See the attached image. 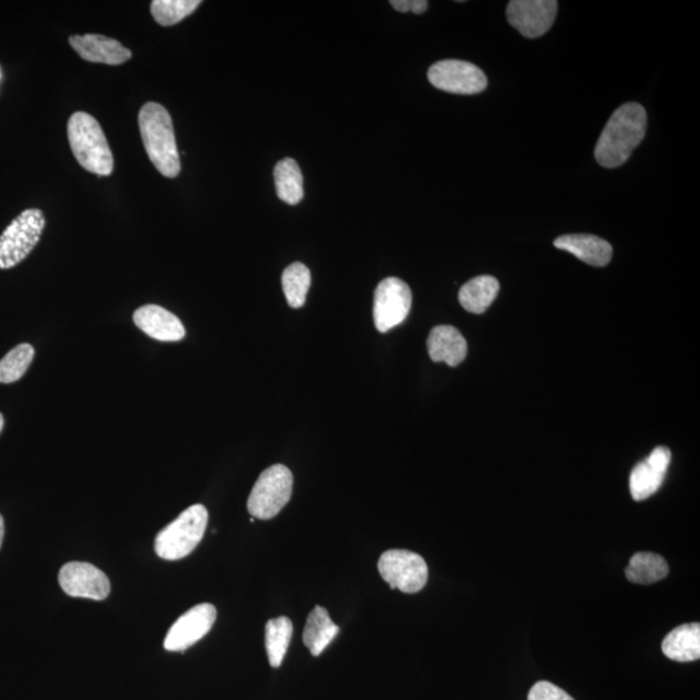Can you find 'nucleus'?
I'll use <instances>...</instances> for the list:
<instances>
[{
	"label": "nucleus",
	"instance_id": "26",
	"mask_svg": "<svg viewBox=\"0 0 700 700\" xmlns=\"http://www.w3.org/2000/svg\"><path fill=\"white\" fill-rule=\"evenodd\" d=\"M200 4V0H153L151 12L157 24L172 26L185 20Z\"/></svg>",
	"mask_w": 700,
	"mask_h": 700
},
{
	"label": "nucleus",
	"instance_id": "9",
	"mask_svg": "<svg viewBox=\"0 0 700 700\" xmlns=\"http://www.w3.org/2000/svg\"><path fill=\"white\" fill-rule=\"evenodd\" d=\"M432 86L450 94L474 95L487 89L488 78L476 65L462 60H443L428 70Z\"/></svg>",
	"mask_w": 700,
	"mask_h": 700
},
{
	"label": "nucleus",
	"instance_id": "11",
	"mask_svg": "<svg viewBox=\"0 0 700 700\" xmlns=\"http://www.w3.org/2000/svg\"><path fill=\"white\" fill-rule=\"evenodd\" d=\"M558 12L555 0H513L507 6V20L525 38L548 33Z\"/></svg>",
	"mask_w": 700,
	"mask_h": 700
},
{
	"label": "nucleus",
	"instance_id": "7",
	"mask_svg": "<svg viewBox=\"0 0 700 700\" xmlns=\"http://www.w3.org/2000/svg\"><path fill=\"white\" fill-rule=\"evenodd\" d=\"M378 570L391 589L402 593L420 592L428 581L426 560L409 550H388L379 559Z\"/></svg>",
	"mask_w": 700,
	"mask_h": 700
},
{
	"label": "nucleus",
	"instance_id": "3",
	"mask_svg": "<svg viewBox=\"0 0 700 700\" xmlns=\"http://www.w3.org/2000/svg\"><path fill=\"white\" fill-rule=\"evenodd\" d=\"M68 139L78 164L87 172L107 177L113 172V155L102 126L89 113L76 112L69 118Z\"/></svg>",
	"mask_w": 700,
	"mask_h": 700
},
{
	"label": "nucleus",
	"instance_id": "23",
	"mask_svg": "<svg viewBox=\"0 0 700 700\" xmlns=\"http://www.w3.org/2000/svg\"><path fill=\"white\" fill-rule=\"evenodd\" d=\"M293 633L292 621L286 616L271 619L266 624L265 645L271 667L278 668L283 663Z\"/></svg>",
	"mask_w": 700,
	"mask_h": 700
},
{
	"label": "nucleus",
	"instance_id": "27",
	"mask_svg": "<svg viewBox=\"0 0 700 700\" xmlns=\"http://www.w3.org/2000/svg\"><path fill=\"white\" fill-rule=\"evenodd\" d=\"M528 700H575L557 685L549 681H540L533 685L528 694Z\"/></svg>",
	"mask_w": 700,
	"mask_h": 700
},
{
	"label": "nucleus",
	"instance_id": "15",
	"mask_svg": "<svg viewBox=\"0 0 700 700\" xmlns=\"http://www.w3.org/2000/svg\"><path fill=\"white\" fill-rule=\"evenodd\" d=\"M70 46L89 63L121 65L131 59V51L116 39L99 34L72 35Z\"/></svg>",
	"mask_w": 700,
	"mask_h": 700
},
{
	"label": "nucleus",
	"instance_id": "13",
	"mask_svg": "<svg viewBox=\"0 0 700 700\" xmlns=\"http://www.w3.org/2000/svg\"><path fill=\"white\" fill-rule=\"evenodd\" d=\"M671 459V450L665 446H658L645 461L633 468L629 488L634 501L647 500L658 492L662 487Z\"/></svg>",
	"mask_w": 700,
	"mask_h": 700
},
{
	"label": "nucleus",
	"instance_id": "16",
	"mask_svg": "<svg viewBox=\"0 0 700 700\" xmlns=\"http://www.w3.org/2000/svg\"><path fill=\"white\" fill-rule=\"evenodd\" d=\"M554 245L562 251L571 253L579 260L584 261L585 264L595 266V268H603V266L608 265L612 253H614L610 243L595 235H563L555 240Z\"/></svg>",
	"mask_w": 700,
	"mask_h": 700
},
{
	"label": "nucleus",
	"instance_id": "29",
	"mask_svg": "<svg viewBox=\"0 0 700 700\" xmlns=\"http://www.w3.org/2000/svg\"><path fill=\"white\" fill-rule=\"evenodd\" d=\"M3 538H4V520L2 518V515H0V548H2Z\"/></svg>",
	"mask_w": 700,
	"mask_h": 700
},
{
	"label": "nucleus",
	"instance_id": "17",
	"mask_svg": "<svg viewBox=\"0 0 700 700\" xmlns=\"http://www.w3.org/2000/svg\"><path fill=\"white\" fill-rule=\"evenodd\" d=\"M427 347L433 362H444L450 367L458 366L467 356V341L453 326L433 328Z\"/></svg>",
	"mask_w": 700,
	"mask_h": 700
},
{
	"label": "nucleus",
	"instance_id": "10",
	"mask_svg": "<svg viewBox=\"0 0 700 700\" xmlns=\"http://www.w3.org/2000/svg\"><path fill=\"white\" fill-rule=\"evenodd\" d=\"M61 589L74 598L103 601L111 593V583L107 575L93 564L70 562L64 564L59 572Z\"/></svg>",
	"mask_w": 700,
	"mask_h": 700
},
{
	"label": "nucleus",
	"instance_id": "20",
	"mask_svg": "<svg viewBox=\"0 0 700 700\" xmlns=\"http://www.w3.org/2000/svg\"><path fill=\"white\" fill-rule=\"evenodd\" d=\"M500 292V283L490 275H480L471 279L459 291V303L474 314L484 313L493 304Z\"/></svg>",
	"mask_w": 700,
	"mask_h": 700
},
{
	"label": "nucleus",
	"instance_id": "12",
	"mask_svg": "<svg viewBox=\"0 0 700 700\" xmlns=\"http://www.w3.org/2000/svg\"><path fill=\"white\" fill-rule=\"evenodd\" d=\"M217 619L216 607L210 603L190 608L172 625L166 634L164 647L168 651H185L207 636Z\"/></svg>",
	"mask_w": 700,
	"mask_h": 700
},
{
	"label": "nucleus",
	"instance_id": "25",
	"mask_svg": "<svg viewBox=\"0 0 700 700\" xmlns=\"http://www.w3.org/2000/svg\"><path fill=\"white\" fill-rule=\"evenodd\" d=\"M35 350L33 345L19 344L0 360V383L11 384L23 378L32 365Z\"/></svg>",
	"mask_w": 700,
	"mask_h": 700
},
{
	"label": "nucleus",
	"instance_id": "14",
	"mask_svg": "<svg viewBox=\"0 0 700 700\" xmlns=\"http://www.w3.org/2000/svg\"><path fill=\"white\" fill-rule=\"evenodd\" d=\"M135 326L150 338L174 343L186 336V328L177 315L159 305H144L135 310L133 315Z\"/></svg>",
	"mask_w": 700,
	"mask_h": 700
},
{
	"label": "nucleus",
	"instance_id": "19",
	"mask_svg": "<svg viewBox=\"0 0 700 700\" xmlns=\"http://www.w3.org/2000/svg\"><path fill=\"white\" fill-rule=\"evenodd\" d=\"M339 632L340 628L332 621L326 608L315 606L306 620L303 640L310 653L313 656H319L334 641Z\"/></svg>",
	"mask_w": 700,
	"mask_h": 700
},
{
	"label": "nucleus",
	"instance_id": "24",
	"mask_svg": "<svg viewBox=\"0 0 700 700\" xmlns=\"http://www.w3.org/2000/svg\"><path fill=\"white\" fill-rule=\"evenodd\" d=\"M312 275L301 262H295L283 271L282 287L288 305L293 309L303 308L308 296Z\"/></svg>",
	"mask_w": 700,
	"mask_h": 700
},
{
	"label": "nucleus",
	"instance_id": "5",
	"mask_svg": "<svg viewBox=\"0 0 700 700\" xmlns=\"http://www.w3.org/2000/svg\"><path fill=\"white\" fill-rule=\"evenodd\" d=\"M42 210L26 209L0 235V269L15 268L30 255L45 230Z\"/></svg>",
	"mask_w": 700,
	"mask_h": 700
},
{
	"label": "nucleus",
	"instance_id": "21",
	"mask_svg": "<svg viewBox=\"0 0 700 700\" xmlns=\"http://www.w3.org/2000/svg\"><path fill=\"white\" fill-rule=\"evenodd\" d=\"M668 563L662 555L655 553H637L630 558L625 568V576L633 584L650 585L658 583L668 576Z\"/></svg>",
	"mask_w": 700,
	"mask_h": 700
},
{
	"label": "nucleus",
	"instance_id": "18",
	"mask_svg": "<svg viewBox=\"0 0 700 700\" xmlns=\"http://www.w3.org/2000/svg\"><path fill=\"white\" fill-rule=\"evenodd\" d=\"M663 654L675 662H695L700 658V624L680 625L662 643Z\"/></svg>",
	"mask_w": 700,
	"mask_h": 700
},
{
	"label": "nucleus",
	"instance_id": "28",
	"mask_svg": "<svg viewBox=\"0 0 700 700\" xmlns=\"http://www.w3.org/2000/svg\"><path fill=\"white\" fill-rule=\"evenodd\" d=\"M391 6L398 12H413L415 15H422L427 11L428 2L426 0H392Z\"/></svg>",
	"mask_w": 700,
	"mask_h": 700
},
{
	"label": "nucleus",
	"instance_id": "6",
	"mask_svg": "<svg viewBox=\"0 0 700 700\" xmlns=\"http://www.w3.org/2000/svg\"><path fill=\"white\" fill-rule=\"evenodd\" d=\"M293 475L290 468L274 465L266 468L249 494L247 507L253 518L273 519L291 500Z\"/></svg>",
	"mask_w": 700,
	"mask_h": 700
},
{
	"label": "nucleus",
	"instance_id": "4",
	"mask_svg": "<svg viewBox=\"0 0 700 700\" xmlns=\"http://www.w3.org/2000/svg\"><path fill=\"white\" fill-rule=\"evenodd\" d=\"M208 525V510L203 505H192L183 511L174 522L159 532L155 551L161 559L186 558L203 540Z\"/></svg>",
	"mask_w": 700,
	"mask_h": 700
},
{
	"label": "nucleus",
	"instance_id": "30",
	"mask_svg": "<svg viewBox=\"0 0 700 700\" xmlns=\"http://www.w3.org/2000/svg\"><path fill=\"white\" fill-rule=\"evenodd\" d=\"M3 427H4V418H3V415L0 414V432H2Z\"/></svg>",
	"mask_w": 700,
	"mask_h": 700
},
{
	"label": "nucleus",
	"instance_id": "1",
	"mask_svg": "<svg viewBox=\"0 0 700 700\" xmlns=\"http://www.w3.org/2000/svg\"><path fill=\"white\" fill-rule=\"evenodd\" d=\"M646 109L638 103H627L616 109L599 137L594 156L603 168H618L645 138Z\"/></svg>",
	"mask_w": 700,
	"mask_h": 700
},
{
	"label": "nucleus",
	"instance_id": "22",
	"mask_svg": "<svg viewBox=\"0 0 700 700\" xmlns=\"http://www.w3.org/2000/svg\"><path fill=\"white\" fill-rule=\"evenodd\" d=\"M278 198L290 205L299 204L304 198V178L299 164L293 159L279 161L274 169Z\"/></svg>",
	"mask_w": 700,
	"mask_h": 700
},
{
	"label": "nucleus",
	"instance_id": "31",
	"mask_svg": "<svg viewBox=\"0 0 700 700\" xmlns=\"http://www.w3.org/2000/svg\"><path fill=\"white\" fill-rule=\"evenodd\" d=\"M0 81H2V70H0Z\"/></svg>",
	"mask_w": 700,
	"mask_h": 700
},
{
	"label": "nucleus",
	"instance_id": "8",
	"mask_svg": "<svg viewBox=\"0 0 700 700\" xmlns=\"http://www.w3.org/2000/svg\"><path fill=\"white\" fill-rule=\"evenodd\" d=\"M413 295L408 284L398 278H387L379 283L374 295V323L376 330L385 334L408 318Z\"/></svg>",
	"mask_w": 700,
	"mask_h": 700
},
{
	"label": "nucleus",
	"instance_id": "2",
	"mask_svg": "<svg viewBox=\"0 0 700 700\" xmlns=\"http://www.w3.org/2000/svg\"><path fill=\"white\" fill-rule=\"evenodd\" d=\"M138 118L140 135L151 163L164 177H177L181 173V157L169 112L163 105L151 102L143 105Z\"/></svg>",
	"mask_w": 700,
	"mask_h": 700
}]
</instances>
